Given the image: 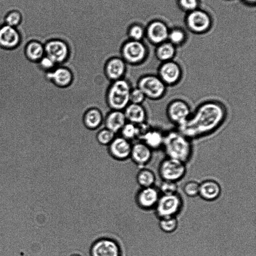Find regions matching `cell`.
<instances>
[{"label": "cell", "instance_id": "obj_1", "mask_svg": "<svg viewBox=\"0 0 256 256\" xmlns=\"http://www.w3.org/2000/svg\"><path fill=\"white\" fill-rule=\"evenodd\" d=\"M228 110L217 100L202 102L196 107L186 122L178 128L192 140L209 136L216 132L226 122Z\"/></svg>", "mask_w": 256, "mask_h": 256}, {"label": "cell", "instance_id": "obj_2", "mask_svg": "<svg viewBox=\"0 0 256 256\" xmlns=\"http://www.w3.org/2000/svg\"><path fill=\"white\" fill-rule=\"evenodd\" d=\"M192 141L175 128L165 131L162 150L166 157L186 164L190 160L193 154Z\"/></svg>", "mask_w": 256, "mask_h": 256}, {"label": "cell", "instance_id": "obj_3", "mask_svg": "<svg viewBox=\"0 0 256 256\" xmlns=\"http://www.w3.org/2000/svg\"><path fill=\"white\" fill-rule=\"evenodd\" d=\"M132 88L130 82L124 78L112 82L106 94V101L108 108L123 110L130 103Z\"/></svg>", "mask_w": 256, "mask_h": 256}, {"label": "cell", "instance_id": "obj_4", "mask_svg": "<svg viewBox=\"0 0 256 256\" xmlns=\"http://www.w3.org/2000/svg\"><path fill=\"white\" fill-rule=\"evenodd\" d=\"M136 86L142 91L146 98L152 100H161L167 92L168 87L156 74L141 76L137 80Z\"/></svg>", "mask_w": 256, "mask_h": 256}, {"label": "cell", "instance_id": "obj_5", "mask_svg": "<svg viewBox=\"0 0 256 256\" xmlns=\"http://www.w3.org/2000/svg\"><path fill=\"white\" fill-rule=\"evenodd\" d=\"M192 112L190 104L186 100L180 98L170 100L166 108V117L176 128L184 124Z\"/></svg>", "mask_w": 256, "mask_h": 256}, {"label": "cell", "instance_id": "obj_6", "mask_svg": "<svg viewBox=\"0 0 256 256\" xmlns=\"http://www.w3.org/2000/svg\"><path fill=\"white\" fill-rule=\"evenodd\" d=\"M183 206V200L177 192L172 194H162L154 209L159 218L176 216Z\"/></svg>", "mask_w": 256, "mask_h": 256}, {"label": "cell", "instance_id": "obj_7", "mask_svg": "<svg viewBox=\"0 0 256 256\" xmlns=\"http://www.w3.org/2000/svg\"><path fill=\"white\" fill-rule=\"evenodd\" d=\"M186 170V164L166 156L160 162L158 172L162 180L176 182L184 176Z\"/></svg>", "mask_w": 256, "mask_h": 256}, {"label": "cell", "instance_id": "obj_8", "mask_svg": "<svg viewBox=\"0 0 256 256\" xmlns=\"http://www.w3.org/2000/svg\"><path fill=\"white\" fill-rule=\"evenodd\" d=\"M120 57L126 64L138 66L143 64L147 57V50L141 42L137 40L126 42L120 48Z\"/></svg>", "mask_w": 256, "mask_h": 256}, {"label": "cell", "instance_id": "obj_9", "mask_svg": "<svg viewBox=\"0 0 256 256\" xmlns=\"http://www.w3.org/2000/svg\"><path fill=\"white\" fill-rule=\"evenodd\" d=\"M156 74L168 88L172 87L180 82L184 71L178 63L172 60L162 62L157 68Z\"/></svg>", "mask_w": 256, "mask_h": 256}, {"label": "cell", "instance_id": "obj_10", "mask_svg": "<svg viewBox=\"0 0 256 256\" xmlns=\"http://www.w3.org/2000/svg\"><path fill=\"white\" fill-rule=\"evenodd\" d=\"M90 256H122L119 242L115 239L102 236L94 240L90 248Z\"/></svg>", "mask_w": 256, "mask_h": 256}, {"label": "cell", "instance_id": "obj_11", "mask_svg": "<svg viewBox=\"0 0 256 256\" xmlns=\"http://www.w3.org/2000/svg\"><path fill=\"white\" fill-rule=\"evenodd\" d=\"M45 55L51 58L58 66L65 63L70 56V50L62 40L52 39L44 44Z\"/></svg>", "mask_w": 256, "mask_h": 256}, {"label": "cell", "instance_id": "obj_12", "mask_svg": "<svg viewBox=\"0 0 256 256\" xmlns=\"http://www.w3.org/2000/svg\"><path fill=\"white\" fill-rule=\"evenodd\" d=\"M46 81L58 88H66L72 85L74 76L72 70L65 66H57L52 70L44 72Z\"/></svg>", "mask_w": 256, "mask_h": 256}, {"label": "cell", "instance_id": "obj_13", "mask_svg": "<svg viewBox=\"0 0 256 256\" xmlns=\"http://www.w3.org/2000/svg\"><path fill=\"white\" fill-rule=\"evenodd\" d=\"M107 146L108 154L114 160L124 162L130 158L132 143L122 136H116Z\"/></svg>", "mask_w": 256, "mask_h": 256}, {"label": "cell", "instance_id": "obj_14", "mask_svg": "<svg viewBox=\"0 0 256 256\" xmlns=\"http://www.w3.org/2000/svg\"><path fill=\"white\" fill-rule=\"evenodd\" d=\"M160 192L154 186L140 188L135 195V202L137 206L142 210L154 208L160 198Z\"/></svg>", "mask_w": 256, "mask_h": 256}, {"label": "cell", "instance_id": "obj_15", "mask_svg": "<svg viewBox=\"0 0 256 256\" xmlns=\"http://www.w3.org/2000/svg\"><path fill=\"white\" fill-rule=\"evenodd\" d=\"M126 64L120 56H112L105 62L104 74L111 82L124 78L126 72Z\"/></svg>", "mask_w": 256, "mask_h": 256}, {"label": "cell", "instance_id": "obj_16", "mask_svg": "<svg viewBox=\"0 0 256 256\" xmlns=\"http://www.w3.org/2000/svg\"><path fill=\"white\" fill-rule=\"evenodd\" d=\"M153 151L143 142L138 140L132 144L130 158L138 168H142L152 160Z\"/></svg>", "mask_w": 256, "mask_h": 256}, {"label": "cell", "instance_id": "obj_17", "mask_svg": "<svg viewBox=\"0 0 256 256\" xmlns=\"http://www.w3.org/2000/svg\"><path fill=\"white\" fill-rule=\"evenodd\" d=\"M21 36L16 28L4 24L0 26V47L13 49L20 43Z\"/></svg>", "mask_w": 256, "mask_h": 256}, {"label": "cell", "instance_id": "obj_18", "mask_svg": "<svg viewBox=\"0 0 256 256\" xmlns=\"http://www.w3.org/2000/svg\"><path fill=\"white\" fill-rule=\"evenodd\" d=\"M165 131L159 128L150 126L139 140L143 142L152 151L162 150Z\"/></svg>", "mask_w": 256, "mask_h": 256}, {"label": "cell", "instance_id": "obj_19", "mask_svg": "<svg viewBox=\"0 0 256 256\" xmlns=\"http://www.w3.org/2000/svg\"><path fill=\"white\" fill-rule=\"evenodd\" d=\"M123 112L128 122L136 125L146 122L148 113L142 104L129 103Z\"/></svg>", "mask_w": 256, "mask_h": 256}, {"label": "cell", "instance_id": "obj_20", "mask_svg": "<svg viewBox=\"0 0 256 256\" xmlns=\"http://www.w3.org/2000/svg\"><path fill=\"white\" fill-rule=\"evenodd\" d=\"M126 122L123 110H110L104 118L103 124L104 128L116 134Z\"/></svg>", "mask_w": 256, "mask_h": 256}, {"label": "cell", "instance_id": "obj_21", "mask_svg": "<svg viewBox=\"0 0 256 256\" xmlns=\"http://www.w3.org/2000/svg\"><path fill=\"white\" fill-rule=\"evenodd\" d=\"M220 193L221 187L214 180H206L200 184L198 195L206 200H215L219 197Z\"/></svg>", "mask_w": 256, "mask_h": 256}, {"label": "cell", "instance_id": "obj_22", "mask_svg": "<svg viewBox=\"0 0 256 256\" xmlns=\"http://www.w3.org/2000/svg\"><path fill=\"white\" fill-rule=\"evenodd\" d=\"M104 118L100 109L92 107L86 110L84 114L82 122L86 128L95 130L98 128L103 124Z\"/></svg>", "mask_w": 256, "mask_h": 256}, {"label": "cell", "instance_id": "obj_23", "mask_svg": "<svg viewBox=\"0 0 256 256\" xmlns=\"http://www.w3.org/2000/svg\"><path fill=\"white\" fill-rule=\"evenodd\" d=\"M188 22L192 29L200 32L207 29L210 24V20L205 12L195 10L189 14Z\"/></svg>", "mask_w": 256, "mask_h": 256}, {"label": "cell", "instance_id": "obj_24", "mask_svg": "<svg viewBox=\"0 0 256 256\" xmlns=\"http://www.w3.org/2000/svg\"><path fill=\"white\" fill-rule=\"evenodd\" d=\"M26 58L32 62H38L45 55L44 44L36 40H30L25 47Z\"/></svg>", "mask_w": 256, "mask_h": 256}, {"label": "cell", "instance_id": "obj_25", "mask_svg": "<svg viewBox=\"0 0 256 256\" xmlns=\"http://www.w3.org/2000/svg\"><path fill=\"white\" fill-rule=\"evenodd\" d=\"M148 34L152 42L160 43L167 38L168 32L167 28L163 23L155 22L148 26Z\"/></svg>", "mask_w": 256, "mask_h": 256}, {"label": "cell", "instance_id": "obj_26", "mask_svg": "<svg viewBox=\"0 0 256 256\" xmlns=\"http://www.w3.org/2000/svg\"><path fill=\"white\" fill-rule=\"evenodd\" d=\"M136 181L140 188L152 186L156 182V176L152 170L142 168L137 172L136 174Z\"/></svg>", "mask_w": 256, "mask_h": 256}, {"label": "cell", "instance_id": "obj_27", "mask_svg": "<svg viewBox=\"0 0 256 256\" xmlns=\"http://www.w3.org/2000/svg\"><path fill=\"white\" fill-rule=\"evenodd\" d=\"M175 48L171 44H161L156 50V56L162 62L172 60L175 55Z\"/></svg>", "mask_w": 256, "mask_h": 256}, {"label": "cell", "instance_id": "obj_28", "mask_svg": "<svg viewBox=\"0 0 256 256\" xmlns=\"http://www.w3.org/2000/svg\"><path fill=\"white\" fill-rule=\"evenodd\" d=\"M119 133H120V136L131 142L136 140H138V125L134 124L127 122Z\"/></svg>", "mask_w": 256, "mask_h": 256}, {"label": "cell", "instance_id": "obj_29", "mask_svg": "<svg viewBox=\"0 0 256 256\" xmlns=\"http://www.w3.org/2000/svg\"><path fill=\"white\" fill-rule=\"evenodd\" d=\"M116 136V134L104 128L100 130L96 134V140L102 146H108Z\"/></svg>", "mask_w": 256, "mask_h": 256}, {"label": "cell", "instance_id": "obj_30", "mask_svg": "<svg viewBox=\"0 0 256 256\" xmlns=\"http://www.w3.org/2000/svg\"><path fill=\"white\" fill-rule=\"evenodd\" d=\"M178 220L176 216L160 218L159 226L162 230L170 233L177 228Z\"/></svg>", "mask_w": 256, "mask_h": 256}, {"label": "cell", "instance_id": "obj_31", "mask_svg": "<svg viewBox=\"0 0 256 256\" xmlns=\"http://www.w3.org/2000/svg\"><path fill=\"white\" fill-rule=\"evenodd\" d=\"M22 21V15L18 10H13L8 12L4 19V24L17 28Z\"/></svg>", "mask_w": 256, "mask_h": 256}, {"label": "cell", "instance_id": "obj_32", "mask_svg": "<svg viewBox=\"0 0 256 256\" xmlns=\"http://www.w3.org/2000/svg\"><path fill=\"white\" fill-rule=\"evenodd\" d=\"M200 184L195 180L187 182L183 187V191L188 196L194 197L198 195Z\"/></svg>", "mask_w": 256, "mask_h": 256}, {"label": "cell", "instance_id": "obj_33", "mask_svg": "<svg viewBox=\"0 0 256 256\" xmlns=\"http://www.w3.org/2000/svg\"><path fill=\"white\" fill-rule=\"evenodd\" d=\"M176 182L168 180H162L160 185L159 192L162 194H172L178 192Z\"/></svg>", "mask_w": 256, "mask_h": 256}, {"label": "cell", "instance_id": "obj_34", "mask_svg": "<svg viewBox=\"0 0 256 256\" xmlns=\"http://www.w3.org/2000/svg\"><path fill=\"white\" fill-rule=\"evenodd\" d=\"M146 99L144 94L139 88H132L130 94V103L142 104Z\"/></svg>", "mask_w": 256, "mask_h": 256}, {"label": "cell", "instance_id": "obj_35", "mask_svg": "<svg viewBox=\"0 0 256 256\" xmlns=\"http://www.w3.org/2000/svg\"><path fill=\"white\" fill-rule=\"evenodd\" d=\"M38 64L40 69L44 72L52 70L58 66L51 58L46 55L38 62Z\"/></svg>", "mask_w": 256, "mask_h": 256}, {"label": "cell", "instance_id": "obj_36", "mask_svg": "<svg viewBox=\"0 0 256 256\" xmlns=\"http://www.w3.org/2000/svg\"><path fill=\"white\" fill-rule=\"evenodd\" d=\"M128 35L134 40L138 41L143 36L144 30L140 26L134 25L128 30Z\"/></svg>", "mask_w": 256, "mask_h": 256}, {"label": "cell", "instance_id": "obj_37", "mask_svg": "<svg viewBox=\"0 0 256 256\" xmlns=\"http://www.w3.org/2000/svg\"><path fill=\"white\" fill-rule=\"evenodd\" d=\"M184 38V33L179 30H173L170 34V38L176 44L181 42Z\"/></svg>", "mask_w": 256, "mask_h": 256}, {"label": "cell", "instance_id": "obj_38", "mask_svg": "<svg viewBox=\"0 0 256 256\" xmlns=\"http://www.w3.org/2000/svg\"><path fill=\"white\" fill-rule=\"evenodd\" d=\"M182 6L188 10H194L197 6L196 0H180Z\"/></svg>", "mask_w": 256, "mask_h": 256}, {"label": "cell", "instance_id": "obj_39", "mask_svg": "<svg viewBox=\"0 0 256 256\" xmlns=\"http://www.w3.org/2000/svg\"><path fill=\"white\" fill-rule=\"evenodd\" d=\"M70 256H82L81 254H78V253H74L72 254H70Z\"/></svg>", "mask_w": 256, "mask_h": 256}, {"label": "cell", "instance_id": "obj_40", "mask_svg": "<svg viewBox=\"0 0 256 256\" xmlns=\"http://www.w3.org/2000/svg\"><path fill=\"white\" fill-rule=\"evenodd\" d=\"M248 1H249V2H254L255 0H246Z\"/></svg>", "mask_w": 256, "mask_h": 256}]
</instances>
